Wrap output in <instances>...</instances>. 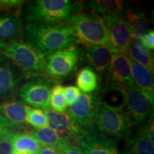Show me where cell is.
<instances>
[{
    "instance_id": "1",
    "label": "cell",
    "mask_w": 154,
    "mask_h": 154,
    "mask_svg": "<svg viewBox=\"0 0 154 154\" xmlns=\"http://www.w3.org/2000/svg\"><path fill=\"white\" fill-rule=\"evenodd\" d=\"M22 40L44 56L66 49L76 43L72 26L66 22L59 23H26Z\"/></svg>"
},
{
    "instance_id": "2",
    "label": "cell",
    "mask_w": 154,
    "mask_h": 154,
    "mask_svg": "<svg viewBox=\"0 0 154 154\" xmlns=\"http://www.w3.org/2000/svg\"><path fill=\"white\" fill-rule=\"evenodd\" d=\"M72 26L76 42L88 48L110 45L109 31L102 17L94 12L74 11L66 20Z\"/></svg>"
},
{
    "instance_id": "3",
    "label": "cell",
    "mask_w": 154,
    "mask_h": 154,
    "mask_svg": "<svg viewBox=\"0 0 154 154\" xmlns=\"http://www.w3.org/2000/svg\"><path fill=\"white\" fill-rule=\"evenodd\" d=\"M76 6L70 0H34L24 4L20 13L26 23L65 22Z\"/></svg>"
},
{
    "instance_id": "4",
    "label": "cell",
    "mask_w": 154,
    "mask_h": 154,
    "mask_svg": "<svg viewBox=\"0 0 154 154\" xmlns=\"http://www.w3.org/2000/svg\"><path fill=\"white\" fill-rule=\"evenodd\" d=\"M2 54L20 70L24 78L45 77V56L22 39L4 45Z\"/></svg>"
},
{
    "instance_id": "5",
    "label": "cell",
    "mask_w": 154,
    "mask_h": 154,
    "mask_svg": "<svg viewBox=\"0 0 154 154\" xmlns=\"http://www.w3.org/2000/svg\"><path fill=\"white\" fill-rule=\"evenodd\" d=\"M94 124L101 134L113 138H128L133 124L124 105L111 106L100 101L96 107Z\"/></svg>"
},
{
    "instance_id": "6",
    "label": "cell",
    "mask_w": 154,
    "mask_h": 154,
    "mask_svg": "<svg viewBox=\"0 0 154 154\" xmlns=\"http://www.w3.org/2000/svg\"><path fill=\"white\" fill-rule=\"evenodd\" d=\"M81 59V51L72 45L47 56L45 78L51 82H60L76 70Z\"/></svg>"
},
{
    "instance_id": "7",
    "label": "cell",
    "mask_w": 154,
    "mask_h": 154,
    "mask_svg": "<svg viewBox=\"0 0 154 154\" xmlns=\"http://www.w3.org/2000/svg\"><path fill=\"white\" fill-rule=\"evenodd\" d=\"M79 144L83 154H121L117 139L101 134L95 126L82 128Z\"/></svg>"
},
{
    "instance_id": "8",
    "label": "cell",
    "mask_w": 154,
    "mask_h": 154,
    "mask_svg": "<svg viewBox=\"0 0 154 154\" xmlns=\"http://www.w3.org/2000/svg\"><path fill=\"white\" fill-rule=\"evenodd\" d=\"M125 111L129 117L133 126L145 123L153 114V106L134 84L121 90Z\"/></svg>"
},
{
    "instance_id": "9",
    "label": "cell",
    "mask_w": 154,
    "mask_h": 154,
    "mask_svg": "<svg viewBox=\"0 0 154 154\" xmlns=\"http://www.w3.org/2000/svg\"><path fill=\"white\" fill-rule=\"evenodd\" d=\"M52 82L45 77L27 79L19 87V95L26 104L46 111L49 109Z\"/></svg>"
},
{
    "instance_id": "10",
    "label": "cell",
    "mask_w": 154,
    "mask_h": 154,
    "mask_svg": "<svg viewBox=\"0 0 154 154\" xmlns=\"http://www.w3.org/2000/svg\"><path fill=\"white\" fill-rule=\"evenodd\" d=\"M133 84L129 57L115 51L105 72L103 89L123 90Z\"/></svg>"
},
{
    "instance_id": "11",
    "label": "cell",
    "mask_w": 154,
    "mask_h": 154,
    "mask_svg": "<svg viewBox=\"0 0 154 154\" xmlns=\"http://www.w3.org/2000/svg\"><path fill=\"white\" fill-rule=\"evenodd\" d=\"M100 101L99 89L91 93L81 94L76 103L71 106L66 112L73 121L82 128L94 126V118Z\"/></svg>"
},
{
    "instance_id": "12",
    "label": "cell",
    "mask_w": 154,
    "mask_h": 154,
    "mask_svg": "<svg viewBox=\"0 0 154 154\" xmlns=\"http://www.w3.org/2000/svg\"><path fill=\"white\" fill-rule=\"evenodd\" d=\"M109 31V43L115 51L126 54L131 44V29L124 14L102 17Z\"/></svg>"
},
{
    "instance_id": "13",
    "label": "cell",
    "mask_w": 154,
    "mask_h": 154,
    "mask_svg": "<svg viewBox=\"0 0 154 154\" xmlns=\"http://www.w3.org/2000/svg\"><path fill=\"white\" fill-rule=\"evenodd\" d=\"M47 119V126L55 131L61 138L70 140H79L82 128L73 121L66 112H56L48 109L44 111Z\"/></svg>"
},
{
    "instance_id": "14",
    "label": "cell",
    "mask_w": 154,
    "mask_h": 154,
    "mask_svg": "<svg viewBox=\"0 0 154 154\" xmlns=\"http://www.w3.org/2000/svg\"><path fill=\"white\" fill-rule=\"evenodd\" d=\"M20 11H0V42L4 45L22 39L24 24Z\"/></svg>"
},
{
    "instance_id": "15",
    "label": "cell",
    "mask_w": 154,
    "mask_h": 154,
    "mask_svg": "<svg viewBox=\"0 0 154 154\" xmlns=\"http://www.w3.org/2000/svg\"><path fill=\"white\" fill-rule=\"evenodd\" d=\"M23 79L20 70L8 59L0 55V99L13 95Z\"/></svg>"
},
{
    "instance_id": "16",
    "label": "cell",
    "mask_w": 154,
    "mask_h": 154,
    "mask_svg": "<svg viewBox=\"0 0 154 154\" xmlns=\"http://www.w3.org/2000/svg\"><path fill=\"white\" fill-rule=\"evenodd\" d=\"M86 49L84 57L88 67L96 74L105 73L113 53L116 51L109 45H97Z\"/></svg>"
},
{
    "instance_id": "17",
    "label": "cell",
    "mask_w": 154,
    "mask_h": 154,
    "mask_svg": "<svg viewBox=\"0 0 154 154\" xmlns=\"http://www.w3.org/2000/svg\"><path fill=\"white\" fill-rule=\"evenodd\" d=\"M132 79L143 95L152 106L154 103V84L153 74L146 67L129 58Z\"/></svg>"
},
{
    "instance_id": "18",
    "label": "cell",
    "mask_w": 154,
    "mask_h": 154,
    "mask_svg": "<svg viewBox=\"0 0 154 154\" xmlns=\"http://www.w3.org/2000/svg\"><path fill=\"white\" fill-rule=\"evenodd\" d=\"M28 107L22 100H4L0 102V114L11 124L19 127H25Z\"/></svg>"
},
{
    "instance_id": "19",
    "label": "cell",
    "mask_w": 154,
    "mask_h": 154,
    "mask_svg": "<svg viewBox=\"0 0 154 154\" xmlns=\"http://www.w3.org/2000/svg\"><path fill=\"white\" fill-rule=\"evenodd\" d=\"M124 17L129 25L131 35L142 37L149 32V23L146 15L140 9L126 7Z\"/></svg>"
},
{
    "instance_id": "20",
    "label": "cell",
    "mask_w": 154,
    "mask_h": 154,
    "mask_svg": "<svg viewBox=\"0 0 154 154\" xmlns=\"http://www.w3.org/2000/svg\"><path fill=\"white\" fill-rule=\"evenodd\" d=\"M14 152H23L29 154H37L42 145L29 131L17 132L11 138Z\"/></svg>"
},
{
    "instance_id": "21",
    "label": "cell",
    "mask_w": 154,
    "mask_h": 154,
    "mask_svg": "<svg viewBox=\"0 0 154 154\" xmlns=\"http://www.w3.org/2000/svg\"><path fill=\"white\" fill-rule=\"evenodd\" d=\"M86 4L88 8L103 17L124 14L126 9L124 2L119 0H92Z\"/></svg>"
},
{
    "instance_id": "22",
    "label": "cell",
    "mask_w": 154,
    "mask_h": 154,
    "mask_svg": "<svg viewBox=\"0 0 154 154\" xmlns=\"http://www.w3.org/2000/svg\"><path fill=\"white\" fill-rule=\"evenodd\" d=\"M126 154H154V145L142 134L140 128L127 138Z\"/></svg>"
},
{
    "instance_id": "23",
    "label": "cell",
    "mask_w": 154,
    "mask_h": 154,
    "mask_svg": "<svg viewBox=\"0 0 154 154\" xmlns=\"http://www.w3.org/2000/svg\"><path fill=\"white\" fill-rule=\"evenodd\" d=\"M76 84L79 90L91 93L99 89V76L90 67H83L77 73Z\"/></svg>"
},
{
    "instance_id": "24",
    "label": "cell",
    "mask_w": 154,
    "mask_h": 154,
    "mask_svg": "<svg viewBox=\"0 0 154 154\" xmlns=\"http://www.w3.org/2000/svg\"><path fill=\"white\" fill-rule=\"evenodd\" d=\"M127 56L132 59L146 67L152 74L154 73V60L153 55L151 51H148L137 46L131 44L126 53Z\"/></svg>"
},
{
    "instance_id": "25",
    "label": "cell",
    "mask_w": 154,
    "mask_h": 154,
    "mask_svg": "<svg viewBox=\"0 0 154 154\" xmlns=\"http://www.w3.org/2000/svg\"><path fill=\"white\" fill-rule=\"evenodd\" d=\"M36 140L41 143L42 146H51L58 148L62 143L64 138H61L55 131L49 127L39 128V129L29 130Z\"/></svg>"
},
{
    "instance_id": "26",
    "label": "cell",
    "mask_w": 154,
    "mask_h": 154,
    "mask_svg": "<svg viewBox=\"0 0 154 154\" xmlns=\"http://www.w3.org/2000/svg\"><path fill=\"white\" fill-rule=\"evenodd\" d=\"M49 107L56 112H65V111H66L67 106L63 93V86L61 84H56L51 88Z\"/></svg>"
},
{
    "instance_id": "27",
    "label": "cell",
    "mask_w": 154,
    "mask_h": 154,
    "mask_svg": "<svg viewBox=\"0 0 154 154\" xmlns=\"http://www.w3.org/2000/svg\"><path fill=\"white\" fill-rule=\"evenodd\" d=\"M26 124L30 125L34 129L47 127V119L45 113L42 109L32 108L29 106Z\"/></svg>"
},
{
    "instance_id": "28",
    "label": "cell",
    "mask_w": 154,
    "mask_h": 154,
    "mask_svg": "<svg viewBox=\"0 0 154 154\" xmlns=\"http://www.w3.org/2000/svg\"><path fill=\"white\" fill-rule=\"evenodd\" d=\"M57 149L59 151H62L63 154H83L79 140L64 139Z\"/></svg>"
},
{
    "instance_id": "29",
    "label": "cell",
    "mask_w": 154,
    "mask_h": 154,
    "mask_svg": "<svg viewBox=\"0 0 154 154\" xmlns=\"http://www.w3.org/2000/svg\"><path fill=\"white\" fill-rule=\"evenodd\" d=\"M63 93L67 106H71L76 103L82 94L76 86L72 85L63 86Z\"/></svg>"
},
{
    "instance_id": "30",
    "label": "cell",
    "mask_w": 154,
    "mask_h": 154,
    "mask_svg": "<svg viewBox=\"0 0 154 154\" xmlns=\"http://www.w3.org/2000/svg\"><path fill=\"white\" fill-rule=\"evenodd\" d=\"M13 135H0V154H12L13 146L11 138Z\"/></svg>"
},
{
    "instance_id": "31",
    "label": "cell",
    "mask_w": 154,
    "mask_h": 154,
    "mask_svg": "<svg viewBox=\"0 0 154 154\" xmlns=\"http://www.w3.org/2000/svg\"><path fill=\"white\" fill-rule=\"evenodd\" d=\"M142 134L149 139L152 143H154V121L153 113L146 121L141 127H140Z\"/></svg>"
},
{
    "instance_id": "32",
    "label": "cell",
    "mask_w": 154,
    "mask_h": 154,
    "mask_svg": "<svg viewBox=\"0 0 154 154\" xmlns=\"http://www.w3.org/2000/svg\"><path fill=\"white\" fill-rule=\"evenodd\" d=\"M24 4L20 0H0V9L2 11H19Z\"/></svg>"
},
{
    "instance_id": "33",
    "label": "cell",
    "mask_w": 154,
    "mask_h": 154,
    "mask_svg": "<svg viewBox=\"0 0 154 154\" xmlns=\"http://www.w3.org/2000/svg\"><path fill=\"white\" fill-rule=\"evenodd\" d=\"M143 44L149 51H153L154 49V32L153 29L149 30L147 34L142 36Z\"/></svg>"
},
{
    "instance_id": "34",
    "label": "cell",
    "mask_w": 154,
    "mask_h": 154,
    "mask_svg": "<svg viewBox=\"0 0 154 154\" xmlns=\"http://www.w3.org/2000/svg\"><path fill=\"white\" fill-rule=\"evenodd\" d=\"M59 150L55 146H42L37 154H58Z\"/></svg>"
},
{
    "instance_id": "35",
    "label": "cell",
    "mask_w": 154,
    "mask_h": 154,
    "mask_svg": "<svg viewBox=\"0 0 154 154\" xmlns=\"http://www.w3.org/2000/svg\"><path fill=\"white\" fill-rule=\"evenodd\" d=\"M3 47H4V44H2L1 42H0V55L2 54V49Z\"/></svg>"
},
{
    "instance_id": "36",
    "label": "cell",
    "mask_w": 154,
    "mask_h": 154,
    "mask_svg": "<svg viewBox=\"0 0 154 154\" xmlns=\"http://www.w3.org/2000/svg\"><path fill=\"white\" fill-rule=\"evenodd\" d=\"M12 154H29V153H23V152H14Z\"/></svg>"
},
{
    "instance_id": "37",
    "label": "cell",
    "mask_w": 154,
    "mask_h": 154,
    "mask_svg": "<svg viewBox=\"0 0 154 154\" xmlns=\"http://www.w3.org/2000/svg\"><path fill=\"white\" fill-rule=\"evenodd\" d=\"M58 154H63V153L62 151H59V153H58Z\"/></svg>"
}]
</instances>
